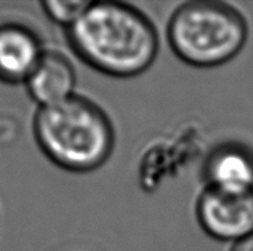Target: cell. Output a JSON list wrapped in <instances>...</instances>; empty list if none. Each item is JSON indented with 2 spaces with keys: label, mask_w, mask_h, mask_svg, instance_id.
Here are the masks:
<instances>
[{
  "label": "cell",
  "mask_w": 253,
  "mask_h": 251,
  "mask_svg": "<svg viewBox=\"0 0 253 251\" xmlns=\"http://www.w3.org/2000/svg\"><path fill=\"white\" fill-rule=\"evenodd\" d=\"M67 39L85 65L115 78L146 72L160 49L153 22L134 5L115 0L91 1L67 30Z\"/></svg>",
  "instance_id": "obj_1"
},
{
  "label": "cell",
  "mask_w": 253,
  "mask_h": 251,
  "mask_svg": "<svg viewBox=\"0 0 253 251\" xmlns=\"http://www.w3.org/2000/svg\"><path fill=\"white\" fill-rule=\"evenodd\" d=\"M33 133L45 157L71 173L99 169L109 161L115 146V130L109 115L80 95L38 108Z\"/></svg>",
  "instance_id": "obj_2"
},
{
  "label": "cell",
  "mask_w": 253,
  "mask_h": 251,
  "mask_svg": "<svg viewBox=\"0 0 253 251\" xmlns=\"http://www.w3.org/2000/svg\"><path fill=\"white\" fill-rule=\"evenodd\" d=\"M248 22L240 11L223 1L194 0L170 15L167 39L180 61L194 68L225 65L241 53L248 41Z\"/></svg>",
  "instance_id": "obj_3"
},
{
  "label": "cell",
  "mask_w": 253,
  "mask_h": 251,
  "mask_svg": "<svg viewBox=\"0 0 253 251\" xmlns=\"http://www.w3.org/2000/svg\"><path fill=\"white\" fill-rule=\"evenodd\" d=\"M195 212L202 230L215 241L234 245L253 232V193L205 188Z\"/></svg>",
  "instance_id": "obj_4"
},
{
  "label": "cell",
  "mask_w": 253,
  "mask_h": 251,
  "mask_svg": "<svg viewBox=\"0 0 253 251\" xmlns=\"http://www.w3.org/2000/svg\"><path fill=\"white\" fill-rule=\"evenodd\" d=\"M206 188L253 193V150L240 142H222L207 154L202 168Z\"/></svg>",
  "instance_id": "obj_5"
},
{
  "label": "cell",
  "mask_w": 253,
  "mask_h": 251,
  "mask_svg": "<svg viewBox=\"0 0 253 251\" xmlns=\"http://www.w3.org/2000/svg\"><path fill=\"white\" fill-rule=\"evenodd\" d=\"M45 51L29 26L16 22L0 25V81L25 84Z\"/></svg>",
  "instance_id": "obj_6"
},
{
  "label": "cell",
  "mask_w": 253,
  "mask_h": 251,
  "mask_svg": "<svg viewBox=\"0 0 253 251\" xmlns=\"http://www.w3.org/2000/svg\"><path fill=\"white\" fill-rule=\"evenodd\" d=\"M25 85L38 107L53 106L76 95V71L67 56L46 50Z\"/></svg>",
  "instance_id": "obj_7"
},
{
  "label": "cell",
  "mask_w": 253,
  "mask_h": 251,
  "mask_svg": "<svg viewBox=\"0 0 253 251\" xmlns=\"http://www.w3.org/2000/svg\"><path fill=\"white\" fill-rule=\"evenodd\" d=\"M91 1L87 0H45L41 1L43 14L56 25L68 30L83 16Z\"/></svg>",
  "instance_id": "obj_8"
},
{
  "label": "cell",
  "mask_w": 253,
  "mask_h": 251,
  "mask_svg": "<svg viewBox=\"0 0 253 251\" xmlns=\"http://www.w3.org/2000/svg\"><path fill=\"white\" fill-rule=\"evenodd\" d=\"M230 251H253V232L237 243H234Z\"/></svg>",
  "instance_id": "obj_9"
}]
</instances>
